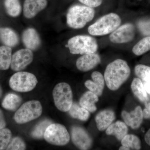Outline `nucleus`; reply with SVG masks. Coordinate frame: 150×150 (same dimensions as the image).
Masks as SVG:
<instances>
[{
	"instance_id": "1",
	"label": "nucleus",
	"mask_w": 150,
	"mask_h": 150,
	"mask_svg": "<svg viewBox=\"0 0 150 150\" xmlns=\"http://www.w3.org/2000/svg\"><path fill=\"white\" fill-rule=\"evenodd\" d=\"M131 69L127 62L118 59L108 64L105 71L104 78L106 86L110 90H117L127 80Z\"/></svg>"
},
{
	"instance_id": "2",
	"label": "nucleus",
	"mask_w": 150,
	"mask_h": 150,
	"mask_svg": "<svg viewBox=\"0 0 150 150\" xmlns=\"http://www.w3.org/2000/svg\"><path fill=\"white\" fill-rule=\"evenodd\" d=\"M94 8L85 5H75L71 7L67 15V24L74 29H80L94 17Z\"/></svg>"
},
{
	"instance_id": "3",
	"label": "nucleus",
	"mask_w": 150,
	"mask_h": 150,
	"mask_svg": "<svg viewBox=\"0 0 150 150\" xmlns=\"http://www.w3.org/2000/svg\"><path fill=\"white\" fill-rule=\"evenodd\" d=\"M121 17L111 13L103 16L88 28V32L93 36H103L114 31L121 25Z\"/></svg>"
},
{
	"instance_id": "4",
	"label": "nucleus",
	"mask_w": 150,
	"mask_h": 150,
	"mask_svg": "<svg viewBox=\"0 0 150 150\" xmlns=\"http://www.w3.org/2000/svg\"><path fill=\"white\" fill-rule=\"evenodd\" d=\"M67 47L73 54H91L96 52L98 44L95 38L87 35H78L69 40Z\"/></svg>"
},
{
	"instance_id": "5",
	"label": "nucleus",
	"mask_w": 150,
	"mask_h": 150,
	"mask_svg": "<svg viewBox=\"0 0 150 150\" xmlns=\"http://www.w3.org/2000/svg\"><path fill=\"white\" fill-rule=\"evenodd\" d=\"M42 112L43 108L40 101L30 100L25 103L17 110L14 120L18 124H24L40 117Z\"/></svg>"
},
{
	"instance_id": "6",
	"label": "nucleus",
	"mask_w": 150,
	"mask_h": 150,
	"mask_svg": "<svg viewBox=\"0 0 150 150\" xmlns=\"http://www.w3.org/2000/svg\"><path fill=\"white\" fill-rule=\"evenodd\" d=\"M52 93L54 104L57 109L62 112H68L73 103L71 86L67 83H60L54 87Z\"/></svg>"
},
{
	"instance_id": "7",
	"label": "nucleus",
	"mask_w": 150,
	"mask_h": 150,
	"mask_svg": "<svg viewBox=\"0 0 150 150\" xmlns=\"http://www.w3.org/2000/svg\"><path fill=\"white\" fill-rule=\"evenodd\" d=\"M38 83L36 76L31 73L18 71L10 79L9 84L12 89L19 92H28L33 89Z\"/></svg>"
},
{
	"instance_id": "8",
	"label": "nucleus",
	"mask_w": 150,
	"mask_h": 150,
	"mask_svg": "<svg viewBox=\"0 0 150 150\" xmlns=\"http://www.w3.org/2000/svg\"><path fill=\"white\" fill-rule=\"evenodd\" d=\"M46 142L51 145L64 146L69 142L70 134L64 125L51 123L48 126L43 137Z\"/></svg>"
},
{
	"instance_id": "9",
	"label": "nucleus",
	"mask_w": 150,
	"mask_h": 150,
	"mask_svg": "<svg viewBox=\"0 0 150 150\" xmlns=\"http://www.w3.org/2000/svg\"><path fill=\"white\" fill-rule=\"evenodd\" d=\"M33 60L32 51L23 48L17 51L12 56L11 68L14 71H21L32 63Z\"/></svg>"
},
{
	"instance_id": "10",
	"label": "nucleus",
	"mask_w": 150,
	"mask_h": 150,
	"mask_svg": "<svg viewBox=\"0 0 150 150\" xmlns=\"http://www.w3.org/2000/svg\"><path fill=\"white\" fill-rule=\"evenodd\" d=\"M71 137L73 144L81 150H88L93 144L91 137L85 129L79 126L71 128Z\"/></svg>"
},
{
	"instance_id": "11",
	"label": "nucleus",
	"mask_w": 150,
	"mask_h": 150,
	"mask_svg": "<svg viewBox=\"0 0 150 150\" xmlns=\"http://www.w3.org/2000/svg\"><path fill=\"white\" fill-rule=\"evenodd\" d=\"M135 35V27L130 23H126L119 26L111 33L109 39L112 43L121 44L130 42Z\"/></svg>"
},
{
	"instance_id": "12",
	"label": "nucleus",
	"mask_w": 150,
	"mask_h": 150,
	"mask_svg": "<svg viewBox=\"0 0 150 150\" xmlns=\"http://www.w3.org/2000/svg\"><path fill=\"white\" fill-rule=\"evenodd\" d=\"M101 62L100 56L96 53L83 54L76 62L77 68L82 72H87L93 69Z\"/></svg>"
},
{
	"instance_id": "13",
	"label": "nucleus",
	"mask_w": 150,
	"mask_h": 150,
	"mask_svg": "<svg viewBox=\"0 0 150 150\" xmlns=\"http://www.w3.org/2000/svg\"><path fill=\"white\" fill-rule=\"evenodd\" d=\"M22 40L25 48L32 51L38 50L41 45L40 35L37 30L33 28L25 30L22 35Z\"/></svg>"
},
{
	"instance_id": "14",
	"label": "nucleus",
	"mask_w": 150,
	"mask_h": 150,
	"mask_svg": "<svg viewBox=\"0 0 150 150\" xmlns=\"http://www.w3.org/2000/svg\"><path fill=\"white\" fill-rule=\"evenodd\" d=\"M47 5V0H25L23 6L24 16L28 19L33 18Z\"/></svg>"
},
{
	"instance_id": "15",
	"label": "nucleus",
	"mask_w": 150,
	"mask_h": 150,
	"mask_svg": "<svg viewBox=\"0 0 150 150\" xmlns=\"http://www.w3.org/2000/svg\"><path fill=\"white\" fill-rule=\"evenodd\" d=\"M121 116L126 125L133 129L139 128L144 118L143 110L140 106H137L130 112L123 110L121 112Z\"/></svg>"
},
{
	"instance_id": "16",
	"label": "nucleus",
	"mask_w": 150,
	"mask_h": 150,
	"mask_svg": "<svg viewBox=\"0 0 150 150\" xmlns=\"http://www.w3.org/2000/svg\"><path fill=\"white\" fill-rule=\"evenodd\" d=\"M92 81L87 80L85 83V86L90 91L95 93L98 96L102 95L104 88V78L101 73L94 71L91 74Z\"/></svg>"
},
{
	"instance_id": "17",
	"label": "nucleus",
	"mask_w": 150,
	"mask_h": 150,
	"mask_svg": "<svg viewBox=\"0 0 150 150\" xmlns=\"http://www.w3.org/2000/svg\"><path fill=\"white\" fill-rule=\"evenodd\" d=\"M114 111L110 109H105L100 111L95 117L97 128L100 131H103L111 125L115 120Z\"/></svg>"
},
{
	"instance_id": "18",
	"label": "nucleus",
	"mask_w": 150,
	"mask_h": 150,
	"mask_svg": "<svg viewBox=\"0 0 150 150\" xmlns=\"http://www.w3.org/2000/svg\"><path fill=\"white\" fill-rule=\"evenodd\" d=\"M0 39L4 46L14 47L18 45L19 38L15 31L8 28L0 29Z\"/></svg>"
},
{
	"instance_id": "19",
	"label": "nucleus",
	"mask_w": 150,
	"mask_h": 150,
	"mask_svg": "<svg viewBox=\"0 0 150 150\" xmlns=\"http://www.w3.org/2000/svg\"><path fill=\"white\" fill-rule=\"evenodd\" d=\"M128 126L125 122L118 121L112 123L107 129L105 133L108 136H114L118 141H121L128 134Z\"/></svg>"
},
{
	"instance_id": "20",
	"label": "nucleus",
	"mask_w": 150,
	"mask_h": 150,
	"mask_svg": "<svg viewBox=\"0 0 150 150\" xmlns=\"http://www.w3.org/2000/svg\"><path fill=\"white\" fill-rule=\"evenodd\" d=\"M99 100L98 96L91 91L86 92L81 97L79 104L81 107L88 110L89 112H93L97 110L96 103Z\"/></svg>"
},
{
	"instance_id": "21",
	"label": "nucleus",
	"mask_w": 150,
	"mask_h": 150,
	"mask_svg": "<svg viewBox=\"0 0 150 150\" xmlns=\"http://www.w3.org/2000/svg\"><path fill=\"white\" fill-rule=\"evenodd\" d=\"M131 89L133 93L140 101L143 103L147 102L148 97L146 91L144 84L139 78H135L132 81Z\"/></svg>"
},
{
	"instance_id": "22",
	"label": "nucleus",
	"mask_w": 150,
	"mask_h": 150,
	"mask_svg": "<svg viewBox=\"0 0 150 150\" xmlns=\"http://www.w3.org/2000/svg\"><path fill=\"white\" fill-rule=\"evenodd\" d=\"M22 99L18 95L13 93L8 94L2 102V106L6 110L14 111L21 104Z\"/></svg>"
},
{
	"instance_id": "23",
	"label": "nucleus",
	"mask_w": 150,
	"mask_h": 150,
	"mask_svg": "<svg viewBox=\"0 0 150 150\" xmlns=\"http://www.w3.org/2000/svg\"><path fill=\"white\" fill-rule=\"evenodd\" d=\"M68 112L72 118L81 121H87L90 116L88 110L76 103H73Z\"/></svg>"
},
{
	"instance_id": "24",
	"label": "nucleus",
	"mask_w": 150,
	"mask_h": 150,
	"mask_svg": "<svg viewBox=\"0 0 150 150\" xmlns=\"http://www.w3.org/2000/svg\"><path fill=\"white\" fill-rule=\"evenodd\" d=\"M12 56L11 47L0 46V70L4 71L8 69L11 66Z\"/></svg>"
},
{
	"instance_id": "25",
	"label": "nucleus",
	"mask_w": 150,
	"mask_h": 150,
	"mask_svg": "<svg viewBox=\"0 0 150 150\" xmlns=\"http://www.w3.org/2000/svg\"><path fill=\"white\" fill-rule=\"evenodd\" d=\"M121 143L122 146L128 148L129 150H140L142 147L139 138L134 134H127L121 140Z\"/></svg>"
},
{
	"instance_id": "26",
	"label": "nucleus",
	"mask_w": 150,
	"mask_h": 150,
	"mask_svg": "<svg viewBox=\"0 0 150 150\" xmlns=\"http://www.w3.org/2000/svg\"><path fill=\"white\" fill-rule=\"evenodd\" d=\"M4 6L9 15L16 17L21 13L22 6L19 0H5Z\"/></svg>"
},
{
	"instance_id": "27",
	"label": "nucleus",
	"mask_w": 150,
	"mask_h": 150,
	"mask_svg": "<svg viewBox=\"0 0 150 150\" xmlns=\"http://www.w3.org/2000/svg\"><path fill=\"white\" fill-rule=\"evenodd\" d=\"M52 123L51 120L45 119L42 120L35 126L31 133L33 138L37 139H43L44 134L48 126Z\"/></svg>"
},
{
	"instance_id": "28",
	"label": "nucleus",
	"mask_w": 150,
	"mask_h": 150,
	"mask_svg": "<svg viewBox=\"0 0 150 150\" xmlns=\"http://www.w3.org/2000/svg\"><path fill=\"white\" fill-rule=\"evenodd\" d=\"M150 50V36L143 38L134 46L132 51L135 55L139 56Z\"/></svg>"
},
{
	"instance_id": "29",
	"label": "nucleus",
	"mask_w": 150,
	"mask_h": 150,
	"mask_svg": "<svg viewBox=\"0 0 150 150\" xmlns=\"http://www.w3.org/2000/svg\"><path fill=\"white\" fill-rule=\"evenodd\" d=\"M12 133L6 128L0 129V150L6 149L11 139Z\"/></svg>"
},
{
	"instance_id": "30",
	"label": "nucleus",
	"mask_w": 150,
	"mask_h": 150,
	"mask_svg": "<svg viewBox=\"0 0 150 150\" xmlns=\"http://www.w3.org/2000/svg\"><path fill=\"white\" fill-rule=\"evenodd\" d=\"M26 149V145L23 140L20 137H16L11 139L6 150H24Z\"/></svg>"
},
{
	"instance_id": "31",
	"label": "nucleus",
	"mask_w": 150,
	"mask_h": 150,
	"mask_svg": "<svg viewBox=\"0 0 150 150\" xmlns=\"http://www.w3.org/2000/svg\"><path fill=\"white\" fill-rule=\"evenodd\" d=\"M135 73L138 77L146 81L150 74V67L144 65H137L135 68Z\"/></svg>"
},
{
	"instance_id": "32",
	"label": "nucleus",
	"mask_w": 150,
	"mask_h": 150,
	"mask_svg": "<svg viewBox=\"0 0 150 150\" xmlns=\"http://www.w3.org/2000/svg\"><path fill=\"white\" fill-rule=\"evenodd\" d=\"M138 26L142 34L150 36V20L141 21L138 22Z\"/></svg>"
},
{
	"instance_id": "33",
	"label": "nucleus",
	"mask_w": 150,
	"mask_h": 150,
	"mask_svg": "<svg viewBox=\"0 0 150 150\" xmlns=\"http://www.w3.org/2000/svg\"><path fill=\"white\" fill-rule=\"evenodd\" d=\"M80 2L92 8L98 7L102 4L103 0H78Z\"/></svg>"
},
{
	"instance_id": "34",
	"label": "nucleus",
	"mask_w": 150,
	"mask_h": 150,
	"mask_svg": "<svg viewBox=\"0 0 150 150\" xmlns=\"http://www.w3.org/2000/svg\"><path fill=\"white\" fill-rule=\"evenodd\" d=\"M143 116L145 119H150V103L146 104V108L143 110Z\"/></svg>"
},
{
	"instance_id": "35",
	"label": "nucleus",
	"mask_w": 150,
	"mask_h": 150,
	"mask_svg": "<svg viewBox=\"0 0 150 150\" xmlns=\"http://www.w3.org/2000/svg\"><path fill=\"white\" fill-rule=\"evenodd\" d=\"M6 123L2 110L0 109V129L5 128Z\"/></svg>"
},
{
	"instance_id": "36",
	"label": "nucleus",
	"mask_w": 150,
	"mask_h": 150,
	"mask_svg": "<svg viewBox=\"0 0 150 150\" xmlns=\"http://www.w3.org/2000/svg\"><path fill=\"white\" fill-rule=\"evenodd\" d=\"M145 141L148 145L150 146V129L145 135Z\"/></svg>"
},
{
	"instance_id": "37",
	"label": "nucleus",
	"mask_w": 150,
	"mask_h": 150,
	"mask_svg": "<svg viewBox=\"0 0 150 150\" xmlns=\"http://www.w3.org/2000/svg\"><path fill=\"white\" fill-rule=\"evenodd\" d=\"M144 85L146 92L150 94V82H144Z\"/></svg>"
},
{
	"instance_id": "38",
	"label": "nucleus",
	"mask_w": 150,
	"mask_h": 150,
	"mask_svg": "<svg viewBox=\"0 0 150 150\" xmlns=\"http://www.w3.org/2000/svg\"><path fill=\"white\" fill-rule=\"evenodd\" d=\"M119 150H129L128 148H126V147L124 146H121L119 149Z\"/></svg>"
},
{
	"instance_id": "39",
	"label": "nucleus",
	"mask_w": 150,
	"mask_h": 150,
	"mask_svg": "<svg viewBox=\"0 0 150 150\" xmlns=\"http://www.w3.org/2000/svg\"><path fill=\"white\" fill-rule=\"evenodd\" d=\"M3 94V90L2 89V88L1 87V86H0V98L2 96Z\"/></svg>"
},
{
	"instance_id": "40",
	"label": "nucleus",
	"mask_w": 150,
	"mask_h": 150,
	"mask_svg": "<svg viewBox=\"0 0 150 150\" xmlns=\"http://www.w3.org/2000/svg\"><path fill=\"white\" fill-rule=\"evenodd\" d=\"M150 82V74L149 75V76H148L146 80V81L145 82Z\"/></svg>"
},
{
	"instance_id": "41",
	"label": "nucleus",
	"mask_w": 150,
	"mask_h": 150,
	"mask_svg": "<svg viewBox=\"0 0 150 150\" xmlns=\"http://www.w3.org/2000/svg\"><path fill=\"white\" fill-rule=\"evenodd\" d=\"M0 29H1V28H0Z\"/></svg>"
}]
</instances>
